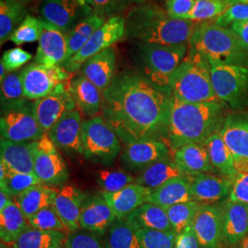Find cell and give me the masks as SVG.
Here are the masks:
<instances>
[{
  "mask_svg": "<svg viewBox=\"0 0 248 248\" xmlns=\"http://www.w3.org/2000/svg\"><path fill=\"white\" fill-rule=\"evenodd\" d=\"M232 170L234 177L248 175V157L234 156Z\"/></svg>",
  "mask_w": 248,
  "mask_h": 248,
  "instance_id": "obj_54",
  "label": "cell"
},
{
  "mask_svg": "<svg viewBox=\"0 0 248 248\" xmlns=\"http://www.w3.org/2000/svg\"><path fill=\"white\" fill-rule=\"evenodd\" d=\"M233 32H235L239 36L240 39L248 45V21L241 22V23H234L229 27Z\"/></svg>",
  "mask_w": 248,
  "mask_h": 248,
  "instance_id": "obj_55",
  "label": "cell"
},
{
  "mask_svg": "<svg viewBox=\"0 0 248 248\" xmlns=\"http://www.w3.org/2000/svg\"><path fill=\"white\" fill-rule=\"evenodd\" d=\"M232 184V177L200 174L191 178V194L201 203L216 204L229 198Z\"/></svg>",
  "mask_w": 248,
  "mask_h": 248,
  "instance_id": "obj_21",
  "label": "cell"
},
{
  "mask_svg": "<svg viewBox=\"0 0 248 248\" xmlns=\"http://www.w3.org/2000/svg\"><path fill=\"white\" fill-rule=\"evenodd\" d=\"M93 12L90 7H83L78 0H45L41 6L42 18L68 33L81 17Z\"/></svg>",
  "mask_w": 248,
  "mask_h": 248,
  "instance_id": "obj_16",
  "label": "cell"
},
{
  "mask_svg": "<svg viewBox=\"0 0 248 248\" xmlns=\"http://www.w3.org/2000/svg\"><path fill=\"white\" fill-rule=\"evenodd\" d=\"M58 190L45 184H38L29 187L16 197V202L27 219L46 207L53 206Z\"/></svg>",
  "mask_w": 248,
  "mask_h": 248,
  "instance_id": "obj_33",
  "label": "cell"
},
{
  "mask_svg": "<svg viewBox=\"0 0 248 248\" xmlns=\"http://www.w3.org/2000/svg\"><path fill=\"white\" fill-rule=\"evenodd\" d=\"M82 124V113L75 108L63 116L47 134L58 149L67 154L83 155Z\"/></svg>",
  "mask_w": 248,
  "mask_h": 248,
  "instance_id": "obj_19",
  "label": "cell"
},
{
  "mask_svg": "<svg viewBox=\"0 0 248 248\" xmlns=\"http://www.w3.org/2000/svg\"><path fill=\"white\" fill-rule=\"evenodd\" d=\"M228 7L229 5L225 0H196L193 9L185 19L195 22L215 19L221 16Z\"/></svg>",
  "mask_w": 248,
  "mask_h": 248,
  "instance_id": "obj_42",
  "label": "cell"
},
{
  "mask_svg": "<svg viewBox=\"0 0 248 248\" xmlns=\"http://www.w3.org/2000/svg\"><path fill=\"white\" fill-rule=\"evenodd\" d=\"M0 161L10 172L34 174V142H11L1 138Z\"/></svg>",
  "mask_w": 248,
  "mask_h": 248,
  "instance_id": "obj_24",
  "label": "cell"
},
{
  "mask_svg": "<svg viewBox=\"0 0 248 248\" xmlns=\"http://www.w3.org/2000/svg\"><path fill=\"white\" fill-rule=\"evenodd\" d=\"M124 220L135 230L146 229L174 232L166 209L150 202L138 207Z\"/></svg>",
  "mask_w": 248,
  "mask_h": 248,
  "instance_id": "obj_30",
  "label": "cell"
},
{
  "mask_svg": "<svg viewBox=\"0 0 248 248\" xmlns=\"http://www.w3.org/2000/svg\"><path fill=\"white\" fill-rule=\"evenodd\" d=\"M195 2L196 0H166V11L170 18L185 19Z\"/></svg>",
  "mask_w": 248,
  "mask_h": 248,
  "instance_id": "obj_51",
  "label": "cell"
},
{
  "mask_svg": "<svg viewBox=\"0 0 248 248\" xmlns=\"http://www.w3.org/2000/svg\"><path fill=\"white\" fill-rule=\"evenodd\" d=\"M171 150L168 143L156 140L136 141L125 144L121 162L133 171L147 169L152 164L169 156Z\"/></svg>",
  "mask_w": 248,
  "mask_h": 248,
  "instance_id": "obj_17",
  "label": "cell"
},
{
  "mask_svg": "<svg viewBox=\"0 0 248 248\" xmlns=\"http://www.w3.org/2000/svg\"><path fill=\"white\" fill-rule=\"evenodd\" d=\"M0 132L1 138L16 142H35L46 133L33 114L32 104L28 102L2 110Z\"/></svg>",
  "mask_w": 248,
  "mask_h": 248,
  "instance_id": "obj_10",
  "label": "cell"
},
{
  "mask_svg": "<svg viewBox=\"0 0 248 248\" xmlns=\"http://www.w3.org/2000/svg\"><path fill=\"white\" fill-rule=\"evenodd\" d=\"M142 248H175L177 233L175 232L136 230Z\"/></svg>",
  "mask_w": 248,
  "mask_h": 248,
  "instance_id": "obj_44",
  "label": "cell"
},
{
  "mask_svg": "<svg viewBox=\"0 0 248 248\" xmlns=\"http://www.w3.org/2000/svg\"><path fill=\"white\" fill-rule=\"evenodd\" d=\"M228 106L223 103H189L172 96L168 145L175 152L189 143H203L221 130Z\"/></svg>",
  "mask_w": 248,
  "mask_h": 248,
  "instance_id": "obj_2",
  "label": "cell"
},
{
  "mask_svg": "<svg viewBox=\"0 0 248 248\" xmlns=\"http://www.w3.org/2000/svg\"><path fill=\"white\" fill-rule=\"evenodd\" d=\"M1 248H8V245H6V244H3V243H2V245H1Z\"/></svg>",
  "mask_w": 248,
  "mask_h": 248,
  "instance_id": "obj_62",
  "label": "cell"
},
{
  "mask_svg": "<svg viewBox=\"0 0 248 248\" xmlns=\"http://www.w3.org/2000/svg\"><path fill=\"white\" fill-rule=\"evenodd\" d=\"M85 202L86 195L77 186L65 185L58 189L53 206L68 232L79 230L80 213Z\"/></svg>",
  "mask_w": 248,
  "mask_h": 248,
  "instance_id": "obj_22",
  "label": "cell"
},
{
  "mask_svg": "<svg viewBox=\"0 0 248 248\" xmlns=\"http://www.w3.org/2000/svg\"><path fill=\"white\" fill-rule=\"evenodd\" d=\"M63 245L67 248H107L98 234L85 230L69 232Z\"/></svg>",
  "mask_w": 248,
  "mask_h": 248,
  "instance_id": "obj_47",
  "label": "cell"
},
{
  "mask_svg": "<svg viewBox=\"0 0 248 248\" xmlns=\"http://www.w3.org/2000/svg\"><path fill=\"white\" fill-rule=\"evenodd\" d=\"M26 9L21 0H0V43L4 45L26 18Z\"/></svg>",
  "mask_w": 248,
  "mask_h": 248,
  "instance_id": "obj_36",
  "label": "cell"
},
{
  "mask_svg": "<svg viewBox=\"0 0 248 248\" xmlns=\"http://www.w3.org/2000/svg\"><path fill=\"white\" fill-rule=\"evenodd\" d=\"M172 94L145 77L125 72L102 91V116L124 144L168 141Z\"/></svg>",
  "mask_w": 248,
  "mask_h": 248,
  "instance_id": "obj_1",
  "label": "cell"
},
{
  "mask_svg": "<svg viewBox=\"0 0 248 248\" xmlns=\"http://www.w3.org/2000/svg\"><path fill=\"white\" fill-rule=\"evenodd\" d=\"M202 203L196 201L175 204L166 209L174 232L178 234L191 225Z\"/></svg>",
  "mask_w": 248,
  "mask_h": 248,
  "instance_id": "obj_40",
  "label": "cell"
},
{
  "mask_svg": "<svg viewBox=\"0 0 248 248\" xmlns=\"http://www.w3.org/2000/svg\"><path fill=\"white\" fill-rule=\"evenodd\" d=\"M33 58L32 54L22 48L16 47L9 49L3 53L1 62L4 63L8 73H12L19 69Z\"/></svg>",
  "mask_w": 248,
  "mask_h": 248,
  "instance_id": "obj_49",
  "label": "cell"
},
{
  "mask_svg": "<svg viewBox=\"0 0 248 248\" xmlns=\"http://www.w3.org/2000/svg\"><path fill=\"white\" fill-rule=\"evenodd\" d=\"M174 98L189 103H220L212 82L211 66L200 53L189 49L169 81Z\"/></svg>",
  "mask_w": 248,
  "mask_h": 248,
  "instance_id": "obj_5",
  "label": "cell"
},
{
  "mask_svg": "<svg viewBox=\"0 0 248 248\" xmlns=\"http://www.w3.org/2000/svg\"><path fill=\"white\" fill-rule=\"evenodd\" d=\"M189 49L207 60L248 67V45L231 29L214 22H198Z\"/></svg>",
  "mask_w": 248,
  "mask_h": 248,
  "instance_id": "obj_4",
  "label": "cell"
},
{
  "mask_svg": "<svg viewBox=\"0 0 248 248\" xmlns=\"http://www.w3.org/2000/svg\"><path fill=\"white\" fill-rule=\"evenodd\" d=\"M68 82L60 83L50 95L36 100L32 104L33 114L46 133L67 112L77 108L68 89Z\"/></svg>",
  "mask_w": 248,
  "mask_h": 248,
  "instance_id": "obj_13",
  "label": "cell"
},
{
  "mask_svg": "<svg viewBox=\"0 0 248 248\" xmlns=\"http://www.w3.org/2000/svg\"><path fill=\"white\" fill-rule=\"evenodd\" d=\"M131 4H135V5H143V4H147L149 2V0H128Z\"/></svg>",
  "mask_w": 248,
  "mask_h": 248,
  "instance_id": "obj_59",
  "label": "cell"
},
{
  "mask_svg": "<svg viewBox=\"0 0 248 248\" xmlns=\"http://www.w3.org/2000/svg\"><path fill=\"white\" fill-rule=\"evenodd\" d=\"M29 225L40 230L60 231L65 229L61 218L56 213L53 206L46 207L28 219Z\"/></svg>",
  "mask_w": 248,
  "mask_h": 248,
  "instance_id": "obj_45",
  "label": "cell"
},
{
  "mask_svg": "<svg viewBox=\"0 0 248 248\" xmlns=\"http://www.w3.org/2000/svg\"><path fill=\"white\" fill-rule=\"evenodd\" d=\"M42 184L35 174H23L9 172L7 178L0 182V189L9 192L13 197H18L31 186Z\"/></svg>",
  "mask_w": 248,
  "mask_h": 248,
  "instance_id": "obj_46",
  "label": "cell"
},
{
  "mask_svg": "<svg viewBox=\"0 0 248 248\" xmlns=\"http://www.w3.org/2000/svg\"><path fill=\"white\" fill-rule=\"evenodd\" d=\"M186 54V45H139V56L145 78L156 87L169 92L170 78Z\"/></svg>",
  "mask_w": 248,
  "mask_h": 248,
  "instance_id": "obj_6",
  "label": "cell"
},
{
  "mask_svg": "<svg viewBox=\"0 0 248 248\" xmlns=\"http://www.w3.org/2000/svg\"><path fill=\"white\" fill-rule=\"evenodd\" d=\"M12 197L13 196L8 191L4 189H0V211L5 209L10 202H13Z\"/></svg>",
  "mask_w": 248,
  "mask_h": 248,
  "instance_id": "obj_56",
  "label": "cell"
},
{
  "mask_svg": "<svg viewBox=\"0 0 248 248\" xmlns=\"http://www.w3.org/2000/svg\"><path fill=\"white\" fill-rule=\"evenodd\" d=\"M197 24L187 19L170 18L164 9L147 3L129 12L125 36L144 44L189 45Z\"/></svg>",
  "mask_w": 248,
  "mask_h": 248,
  "instance_id": "obj_3",
  "label": "cell"
},
{
  "mask_svg": "<svg viewBox=\"0 0 248 248\" xmlns=\"http://www.w3.org/2000/svg\"><path fill=\"white\" fill-rule=\"evenodd\" d=\"M192 227L201 248H222L223 245V222L220 204L202 203Z\"/></svg>",
  "mask_w": 248,
  "mask_h": 248,
  "instance_id": "obj_14",
  "label": "cell"
},
{
  "mask_svg": "<svg viewBox=\"0 0 248 248\" xmlns=\"http://www.w3.org/2000/svg\"><path fill=\"white\" fill-rule=\"evenodd\" d=\"M116 53L113 47L98 53L84 62L81 75L101 92L108 89L115 78Z\"/></svg>",
  "mask_w": 248,
  "mask_h": 248,
  "instance_id": "obj_23",
  "label": "cell"
},
{
  "mask_svg": "<svg viewBox=\"0 0 248 248\" xmlns=\"http://www.w3.org/2000/svg\"><path fill=\"white\" fill-rule=\"evenodd\" d=\"M43 32V25L41 18L28 15L19 24L15 31L10 36V41L14 45H22L35 43L40 40Z\"/></svg>",
  "mask_w": 248,
  "mask_h": 248,
  "instance_id": "obj_43",
  "label": "cell"
},
{
  "mask_svg": "<svg viewBox=\"0 0 248 248\" xmlns=\"http://www.w3.org/2000/svg\"><path fill=\"white\" fill-rule=\"evenodd\" d=\"M192 177H177L153 189L149 202L167 209L175 204L194 201L191 194Z\"/></svg>",
  "mask_w": 248,
  "mask_h": 248,
  "instance_id": "obj_29",
  "label": "cell"
},
{
  "mask_svg": "<svg viewBox=\"0 0 248 248\" xmlns=\"http://www.w3.org/2000/svg\"><path fill=\"white\" fill-rule=\"evenodd\" d=\"M41 18L43 32L39 40L34 60L48 67L62 66L67 61V34Z\"/></svg>",
  "mask_w": 248,
  "mask_h": 248,
  "instance_id": "obj_15",
  "label": "cell"
},
{
  "mask_svg": "<svg viewBox=\"0 0 248 248\" xmlns=\"http://www.w3.org/2000/svg\"><path fill=\"white\" fill-rule=\"evenodd\" d=\"M230 201L248 205V175L235 176L232 178Z\"/></svg>",
  "mask_w": 248,
  "mask_h": 248,
  "instance_id": "obj_52",
  "label": "cell"
},
{
  "mask_svg": "<svg viewBox=\"0 0 248 248\" xmlns=\"http://www.w3.org/2000/svg\"><path fill=\"white\" fill-rule=\"evenodd\" d=\"M22 2H24V3H28V2H31V1H32V0H21Z\"/></svg>",
  "mask_w": 248,
  "mask_h": 248,
  "instance_id": "obj_63",
  "label": "cell"
},
{
  "mask_svg": "<svg viewBox=\"0 0 248 248\" xmlns=\"http://www.w3.org/2000/svg\"><path fill=\"white\" fill-rule=\"evenodd\" d=\"M7 76H8V71H7L4 63L0 62V82L1 83L4 81Z\"/></svg>",
  "mask_w": 248,
  "mask_h": 248,
  "instance_id": "obj_57",
  "label": "cell"
},
{
  "mask_svg": "<svg viewBox=\"0 0 248 248\" xmlns=\"http://www.w3.org/2000/svg\"><path fill=\"white\" fill-rule=\"evenodd\" d=\"M65 237L63 232L40 230L30 226L11 246L12 248H58Z\"/></svg>",
  "mask_w": 248,
  "mask_h": 248,
  "instance_id": "obj_37",
  "label": "cell"
},
{
  "mask_svg": "<svg viewBox=\"0 0 248 248\" xmlns=\"http://www.w3.org/2000/svg\"><path fill=\"white\" fill-rule=\"evenodd\" d=\"M126 33V19L121 16L108 18L105 23L98 29L89 42L62 66L69 73H75L81 69L82 65L92 56L112 47L121 41Z\"/></svg>",
  "mask_w": 248,
  "mask_h": 248,
  "instance_id": "obj_9",
  "label": "cell"
},
{
  "mask_svg": "<svg viewBox=\"0 0 248 248\" xmlns=\"http://www.w3.org/2000/svg\"><path fill=\"white\" fill-rule=\"evenodd\" d=\"M117 217L102 196H96L85 202L80 213V228L102 235L111 227Z\"/></svg>",
  "mask_w": 248,
  "mask_h": 248,
  "instance_id": "obj_20",
  "label": "cell"
},
{
  "mask_svg": "<svg viewBox=\"0 0 248 248\" xmlns=\"http://www.w3.org/2000/svg\"><path fill=\"white\" fill-rule=\"evenodd\" d=\"M97 183L102 192L114 193L135 182L131 174L122 170H101L97 174Z\"/></svg>",
  "mask_w": 248,
  "mask_h": 248,
  "instance_id": "obj_41",
  "label": "cell"
},
{
  "mask_svg": "<svg viewBox=\"0 0 248 248\" xmlns=\"http://www.w3.org/2000/svg\"><path fill=\"white\" fill-rule=\"evenodd\" d=\"M223 222V245L238 248L248 235V205L226 199L220 202Z\"/></svg>",
  "mask_w": 248,
  "mask_h": 248,
  "instance_id": "obj_18",
  "label": "cell"
},
{
  "mask_svg": "<svg viewBox=\"0 0 248 248\" xmlns=\"http://www.w3.org/2000/svg\"><path fill=\"white\" fill-rule=\"evenodd\" d=\"M80 5L83 7H90L92 6V0H78Z\"/></svg>",
  "mask_w": 248,
  "mask_h": 248,
  "instance_id": "obj_60",
  "label": "cell"
},
{
  "mask_svg": "<svg viewBox=\"0 0 248 248\" xmlns=\"http://www.w3.org/2000/svg\"><path fill=\"white\" fill-rule=\"evenodd\" d=\"M20 78V72L9 73L1 83V108L2 110L27 103Z\"/></svg>",
  "mask_w": 248,
  "mask_h": 248,
  "instance_id": "obj_39",
  "label": "cell"
},
{
  "mask_svg": "<svg viewBox=\"0 0 248 248\" xmlns=\"http://www.w3.org/2000/svg\"><path fill=\"white\" fill-rule=\"evenodd\" d=\"M175 248H201L192 224L177 234Z\"/></svg>",
  "mask_w": 248,
  "mask_h": 248,
  "instance_id": "obj_53",
  "label": "cell"
},
{
  "mask_svg": "<svg viewBox=\"0 0 248 248\" xmlns=\"http://www.w3.org/2000/svg\"><path fill=\"white\" fill-rule=\"evenodd\" d=\"M220 133L234 156L248 157V111L229 113Z\"/></svg>",
  "mask_w": 248,
  "mask_h": 248,
  "instance_id": "obj_26",
  "label": "cell"
},
{
  "mask_svg": "<svg viewBox=\"0 0 248 248\" xmlns=\"http://www.w3.org/2000/svg\"><path fill=\"white\" fill-rule=\"evenodd\" d=\"M30 227L28 219L16 202L0 211V238L6 245L14 244Z\"/></svg>",
  "mask_w": 248,
  "mask_h": 248,
  "instance_id": "obj_32",
  "label": "cell"
},
{
  "mask_svg": "<svg viewBox=\"0 0 248 248\" xmlns=\"http://www.w3.org/2000/svg\"><path fill=\"white\" fill-rule=\"evenodd\" d=\"M173 159L178 168L189 177L217 172L203 143H189L178 148L173 154Z\"/></svg>",
  "mask_w": 248,
  "mask_h": 248,
  "instance_id": "obj_28",
  "label": "cell"
},
{
  "mask_svg": "<svg viewBox=\"0 0 248 248\" xmlns=\"http://www.w3.org/2000/svg\"><path fill=\"white\" fill-rule=\"evenodd\" d=\"M66 248V247H65V246H64V245H63V244H62V246H60V247H59V248Z\"/></svg>",
  "mask_w": 248,
  "mask_h": 248,
  "instance_id": "obj_64",
  "label": "cell"
},
{
  "mask_svg": "<svg viewBox=\"0 0 248 248\" xmlns=\"http://www.w3.org/2000/svg\"><path fill=\"white\" fill-rule=\"evenodd\" d=\"M68 89L82 114L89 119L98 115L102 109V92L93 83L79 75L69 80Z\"/></svg>",
  "mask_w": 248,
  "mask_h": 248,
  "instance_id": "obj_27",
  "label": "cell"
},
{
  "mask_svg": "<svg viewBox=\"0 0 248 248\" xmlns=\"http://www.w3.org/2000/svg\"><path fill=\"white\" fill-rule=\"evenodd\" d=\"M81 139L83 155L103 166L112 165L122 151L121 140L102 115L83 121Z\"/></svg>",
  "mask_w": 248,
  "mask_h": 248,
  "instance_id": "obj_8",
  "label": "cell"
},
{
  "mask_svg": "<svg viewBox=\"0 0 248 248\" xmlns=\"http://www.w3.org/2000/svg\"><path fill=\"white\" fill-rule=\"evenodd\" d=\"M34 174L42 184L60 185L68 178V169L47 133L34 142Z\"/></svg>",
  "mask_w": 248,
  "mask_h": 248,
  "instance_id": "obj_12",
  "label": "cell"
},
{
  "mask_svg": "<svg viewBox=\"0 0 248 248\" xmlns=\"http://www.w3.org/2000/svg\"><path fill=\"white\" fill-rule=\"evenodd\" d=\"M227 2V4L229 5V7L234 4H239V3H246L248 4V0H225Z\"/></svg>",
  "mask_w": 248,
  "mask_h": 248,
  "instance_id": "obj_58",
  "label": "cell"
},
{
  "mask_svg": "<svg viewBox=\"0 0 248 248\" xmlns=\"http://www.w3.org/2000/svg\"><path fill=\"white\" fill-rule=\"evenodd\" d=\"M246 21H248V4L239 3L228 7L213 22L219 26L229 28L234 23Z\"/></svg>",
  "mask_w": 248,
  "mask_h": 248,
  "instance_id": "obj_48",
  "label": "cell"
},
{
  "mask_svg": "<svg viewBox=\"0 0 248 248\" xmlns=\"http://www.w3.org/2000/svg\"><path fill=\"white\" fill-rule=\"evenodd\" d=\"M208 62L216 96L233 111L248 109V67Z\"/></svg>",
  "mask_w": 248,
  "mask_h": 248,
  "instance_id": "obj_7",
  "label": "cell"
},
{
  "mask_svg": "<svg viewBox=\"0 0 248 248\" xmlns=\"http://www.w3.org/2000/svg\"><path fill=\"white\" fill-rule=\"evenodd\" d=\"M177 177H189L178 168L170 155L152 164L147 169L142 170L135 178V184L155 189L170 179Z\"/></svg>",
  "mask_w": 248,
  "mask_h": 248,
  "instance_id": "obj_31",
  "label": "cell"
},
{
  "mask_svg": "<svg viewBox=\"0 0 248 248\" xmlns=\"http://www.w3.org/2000/svg\"><path fill=\"white\" fill-rule=\"evenodd\" d=\"M107 248H142L136 230L124 219H117L108 231Z\"/></svg>",
  "mask_w": 248,
  "mask_h": 248,
  "instance_id": "obj_38",
  "label": "cell"
},
{
  "mask_svg": "<svg viewBox=\"0 0 248 248\" xmlns=\"http://www.w3.org/2000/svg\"><path fill=\"white\" fill-rule=\"evenodd\" d=\"M131 3L128 0H92V9L103 17H113L123 12Z\"/></svg>",
  "mask_w": 248,
  "mask_h": 248,
  "instance_id": "obj_50",
  "label": "cell"
},
{
  "mask_svg": "<svg viewBox=\"0 0 248 248\" xmlns=\"http://www.w3.org/2000/svg\"><path fill=\"white\" fill-rule=\"evenodd\" d=\"M71 73L62 66L48 67L38 62H31L20 71L25 98L39 100L53 92L60 83L70 80Z\"/></svg>",
  "mask_w": 248,
  "mask_h": 248,
  "instance_id": "obj_11",
  "label": "cell"
},
{
  "mask_svg": "<svg viewBox=\"0 0 248 248\" xmlns=\"http://www.w3.org/2000/svg\"><path fill=\"white\" fill-rule=\"evenodd\" d=\"M203 145L215 170L222 176L233 178L232 166L234 155L223 141L220 131L211 135L203 142Z\"/></svg>",
  "mask_w": 248,
  "mask_h": 248,
  "instance_id": "obj_35",
  "label": "cell"
},
{
  "mask_svg": "<svg viewBox=\"0 0 248 248\" xmlns=\"http://www.w3.org/2000/svg\"><path fill=\"white\" fill-rule=\"evenodd\" d=\"M106 20L105 17L99 15L93 10V12L81 18L73 27L71 31L67 33V60L79 52L89 42L90 37L105 23Z\"/></svg>",
  "mask_w": 248,
  "mask_h": 248,
  "instance_id": "obj_34",
  "label": "cell"
},
{
  "mask_svg": "<svg viewBox=\"0 0 248 248\" xmlns=\"http://www.w3.org/2000/svg\"><path fill=\"white\" fill-rule=\"evenodd\" d=\"M152 189L135 183L114 193L101 192V196L111 207L117 219H125L135 209L149 202Z\"/></svg>",
  "mask_w": 248,
  "mask_h": 248,
  "instance_id": "obj_25",
  "label": "cell"
},
{
  "mask_svg": "<svg viewBox=\"0 0 248 248\" xmlns=\"http://www.w3.org/2000/svg\"><path fill=\"white\" fill-rule=\"evenodd\" d=\"M238 248H248V235L245 239L243 240V242L240 244Z\"/></svg>",
  "mask_w": 248,
  "mask_h": 248,
  "instance_id": "obj_61",
  "label": "cell"
}]
</instances>
